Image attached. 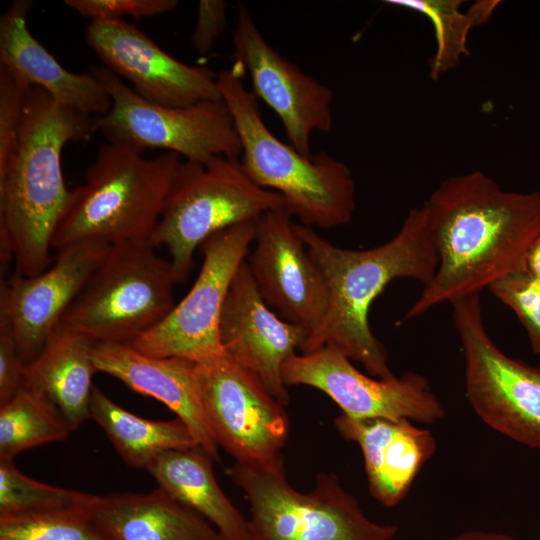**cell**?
Listing matches in <instances>:
<instances>
[{"mask_svg":"<svg viewBox=\"0 0 540 540\" xmlns=\"http://www.w3.org/2000/svg\"><path fill=\"white\" fill-rule=\"evenodd\" d=\"M426 205L438 266L401 322L524 270L540 234V191L508 192L480 171L442 181Z\"/></svg>","mask_w":540,"mask_h":540,"instance_id":"1","label":"cell"},{"mask_svg":"<svg viewBox=\"0 0 540 540\" xmlns=\"http://www.w3.org/2000/svg\"><path fill=\"white\" fill-rule=\"evenodd\" d=\"M295 229L321 267L329 289L324 321L308 335L301 354L330 347L359 362L373 377L393 376L387 350L370 328L369 310L393 280L414 279L424 285L434 275L438 255L427 205L411 209L392 239L365 250L333 245L312 227L295 223Z\"/></svg>","mask_w":540,"mask_h":540,"instance_id":"2","label":"cell"},{"mask_svg":"<svg viewBox=\"0 0 540 540\" xmlns=\"http://www.w3.org/2000/svg\"><path fill=\"white\" fill-rule=\"evenodd\" d=\"M95 132L97 117L30 87L16 149L0 171L1 259L13 261L14 273L30 277L52 264V238L71 193L61 153L67 143L89 140Z\"/></svg>","mask_w":540,"mask_h":540,"instance_id":"3","label":"cell"},{"mask_svg":"<svg viewBox=\"0 0 540 540\" xmlns=\"http://www.w3.org/2000/svg\"><path fill=\"white\" fill-rule=\"evenodd\" d=\"M143 153L122 142L107 141L98 148L83 184L71 190L52 249L85 239L149 243L182 160L174 152L152 158Z\"/></svg>","mask_w":540,"mask_h":540,"instance_id":"4","label":"cell"},{"mask_svg":"<svg viewBox=\"0 0 540 540\" xmlns=\"http://www.w3.org/2000/svg\"><path fill=\"white\" fill-rule=\"evenodd\" d=\"M238 65L220 72L217 84L242 144L241 164L258 186L282 195L302 225L331 229L349 223L355 211L350 169L326 152L304 156L267 128L257 97Z\"/></svg>","mask_w":540,"mask_h":540,"instance_id":"5","label":"cell"},{"mask_svg":"<svg viewBox=\"0 0 540 540\" xmlns=\"http://www.w3.org/2000/svg\"><path fill=\"white\" fill-rule=\"evenodd\" d=\"M227 474L249 503L252 540H392L398 533L367 517L335 473H318L309 492L290 485L284 459L235 462Z\"/></svg>","mask_w":540,"mask_h":540,"instance_id":"6","label":"cell"},{"mask_svg":"<svg viewBox=\"0 0 540 540\" xmlns=\"http://www.w3.org/2000/svg\"><path fill=\"white\" fill-rule=\"evenodd\" d=\"M285 207L281 194L254 183L237 158L182 161L149 243L164 246L180 282L197 247L214 233Z\"/></svg>","mask_w":540,"mask_h":540,"instance_id":"7","label":"cell"},{"mask_svg":"<svg viewBox=\"0 0 540 540\" xmlns=\"http://www.w3.org/2000/svg\"><path fill=\"white\" fill-rule=\"evenodd\" d=\"M180 283L150 243L111 248L64 314L60 326L94 343H128L157 326L175 306Z\"/></svg>","mask_w":540,"mask_h":540,"instance_id":"8","label":"cell"},{"mask_svg":"<svg viewBox=\"0 0 540 540\" xmlns=\"http://www.w3.org/2000/svg\"><path fill=\"white\" fill-rule=\"evenodd\" d=\"M465 361V390L476 415L496 432L540 449V367L505 354L489 336L480 294L451 302Z\"/></svg>","mask_w":540,"mask_h":540,"instance_id":"9","label":"cell"},{"mask_svg":"<svg viewBox=\"0 0 540 540\" xmlns=\"http://www.w3.org/2000/svg\"><path fill=\"white\" fill-rule=\"evenodd\" d=\"M90 71L112 99L110 111L97 117L98 131L107 141L122 142L145 151L159 148L205 161L214 156L237 158L242 144L232 114L223 99L185 108L162 106L139 96L106 66Z\"/></svg>","mask_w":540,"mask_h":540,"instance_id":"10","label":"cell"},{"mask_svg":"<svg viewBox=\"0 0 540 540\" xmlns=\"http://www.w3.org/2000/svg\"><path fill=\"white\" fill-rule=\"evenodd\" d=\"M257 233V220L220 230L201 244L203 262L184 298L157 326L131 340L151 357H178L195 363L224 355L219 323L230 285Z\"/></svg>","mask_w":540,"mask_h":540,"instance_id":"11","label":"cell"},{"mask_svg":"<svg viewBox=\"0 0 540 540\" xmlns=\"http://www.w3.org/2000/svg\"><path fill=\"white\" fill-rule=\"evenodd\" d=\"M195 378L210 431L235 462L283 460L290 430L286 406L253 375L224 354L195 363Z\"/></svg>","mask_w":540,"mask_h":540,"instance_id":"12","label":"cell"},{"mask_svg":"<svg viewBox=\"0 0 540 540\" xmlns=\"http://www.w3.org/2000/svg\"><path fill=\"white\" fill-rule=\"evenodd\" d=\"M286 386L305 385L325 393L354 419H407L436 423L445 410L428 379L416 372L373 378L360 372L343 353L322 347L294 354L283 367Z\"/></svg>","mask_w":540,"mask_h":540,"instance_id":"13","label":"cell"},{"mask_svg":"<svg viewBox=\"0 0 540 540\" xmlns=\"http://www.w3.org/2000/svg\"><path fill=\"white\" fill-rule=\"evenodd\" d=\"M232 40V59L249 74L252 92L280 118L289 144L310 156L312 133H326L332 127V90L276 51L243 3Z\"/></svg>","mask_w":540,"mask_h":540,"instance_id":"14","label":"cell"},{"mask_svg":"<svg viewBox=\"0 0 540 540\" xmlns=\"http://www.w3.org/2000/svg\"><path fill=\"white\" fill-rule=\"evenodd\" d=\"M111 244L85 239L57 251L52 264L34 276L1 279L0 324L13 336L28 364L59 328L61 320Z\"/></svg>","mask_w":540,"mask_h":540,"instance_id":"15","label":"cell"},{"mask_svg":"<svg viewBox=\"0 0 540 540\" xmlns=\"http://www.w3.org/2000/svg\"><path fill=\"white\" fill-rule=\"evenodd\" d=\"M292 217L286 207L262 214L257 219L255 247L246 262L264 301L282 319L302 326L310 335L324 321L329 289Z\"/></svg>","mask_w":540,"mask_h":540,"instance_id":"16","label":"cell"},{"mask_svg":"<svg viewBox=\"0 0 540 540\" xmlns=\"http://www.w3.org/2000/svg\"><path fill=\"white\" fill-rule=\"evenodd\" d=\"M85 41L104 66L128 80L132 89L150 102L185 108L222 99L212 70L172 57L123 19L90 21Z\"/></svg>","mask_w":540,"mask_h":540,"instance_id":"17","label":"cell"},{"mask_svg":"<svg viewBox=\"0 0 540 540\" xmlns=\"http://www.w3.org/2000/svg\"><path fill=\"white\" fill-rule=\"evenodd\" d=\"M219 335L225 354L287 406L290 396L283 380V367L300 350L308 331L270 309L246 260L230 285L221 312Z\"/></svg>","mask_w":540,"mask_h":540,"instance_id":"18","label":"cell"},{"mask_svg":"<svg viewBox=\"0 0 540 540\" xmlns=\"http://www.w3.org/2000/svg\"><path fill=\"white\" fill-rule=\"evenodd\" d=\"M97 372L122 381L152 397L190 429L198 446L219 461L218 444L204 417L197 391L195 362L178 357H151L123 342H96L92 351Z\"/></svg>","mask_w":540,"mask_h":540,"instance_id":"19","label":"cell"},{"mask_svg":"<svg viewBox=\"0 0 540 540\" xmlns=\"http://www.w3.org/2000/svg\"><path fill=\"white\" fill-rule=\"evenodd\" d=\"M334 424L343 439L359 445L369 491L385 507L406 497L437 447L430 430L407 419H354L341 413Z\"/></svg>","mask_w":540,"mask_h":540,"instance_id":"20","label":"cell"},{"mask_svg":"<svg viewBox=\"0 0 540 540\" xmlns=\"http://www.w3.org/2000/svg\"><path fill=\"white\" fill-rule=\"evenodd\" d=\"M33 3L14 0L0 18V65L49 93L58 103L101 117L112 106L102 82L91 72L73 73L30 33L27 17Z\"/></svg>","mask_w":540,"mask_h":540,"instance_id":"21","label":"cell"},{"mask_svg":"<svg viewBox=\"0 0 540 540\" xmlns=\"http://www.w3.org/2000/svg\"><path fill=\"white\" fill-rule=\"evenodd\" d=\"M90 522L109 540H225L202 516L161 488L94 495Z\"/></svg>","mask_w":540,"mask_h":540,"instance_id":"22","label":"cell"},{"mask_svg":"<svg viewBox=\"0 0 540 540\" xmlns=\"http://www.w3.org/2000/svg\"><path fill=\"white\" fill-rule=\"evenodd\" d=\"M93 346L89 338L59 326L26 367L24 389L51 402L71 432L89 419L92 378L97 372Z\"/></svg>","mask_w":540,"mask_h":540,"instance_id":"23","label":"cell"},{"mask_svg":"<svg viewBox=\"0 0 540 540\" xmlns=\"http://www.w3.org/2000/svg\"><path fill=\"white\" fill-rule=\"evenodd\" d=\"M213 463L194 446L164 452L146 470L159 488L210 522L225 540H252L249 520L219 486Z\"/></svg>","mask_w":540,"mask_h":540,"instance_id":"24","label":"cell"},{"mask_svg":"<svg viewBox=\"0 0 540 540\" xmlns=\"http://www.w3.org/2000/svg\"><path fill=\"white\" fill-rule=\"evenodd\" d=\"M89 419L101 427L122 460L134 468L147 469L169 450L198 446L190 429L179 418L159 421L139 417L96 386L91 395Z\"/></svg>","mask_w":540,"mask_h":540,"instance_id":"25","label":"cell"},{"mask_svg":"<svg viewBox=\"0 0 540 540\" xmlns=\"http://www.w3.org/2000/svg\"><path fill=\"white\" fill-rule=\"evenodd\" d=\"M70 432L60 412L40 394L23 389L0 404V460L66 440Z\"/></svg>","mask_w":540,"mask_h":540,"instance_id":"26","label":"cell"},{"mask_svg":"<svg viewBox=\"0 0 540 540\" xmlns=\"http://www.w3.org/2000/svg\"><path fill=\"white\" fill-rule=\"evenodd\" d=\"M93 497L39 482L20 472L13 460H0V517L84 510Z\"/></svg>","mask_w":540,"mask_h":540,"instance_id":"27","label":"cell"},{"mask_svg":"<svg viewBox=\"0 0 540 540\" xmlns=\"http://www.w3.org/2000/svg\"><path fill=\"white\" fill-rule=\"evenodd\" d=\"M386 3L425 15L434 26L437 48L430 62V76L438 79L468 55L466 39L477 25L472 14L459 10L460 0H387Z\"/></svg>","mask_w":540,"mask_h":540,"instance_id":"28","label":"cell"},{"mask_svg":"<svg viewBox=\"0 0 540 540\" xmlns=\"http://www.w3.org/2000/svg\"><path fill=\"white\" fill-rule=\"evenodd\" d=\"M0 540H109L88 519L86 509L0 517Z\"/></svg>","mask_w":540,"mask_h":540,"instance_id":"29","label":"cell"},{"mask_svg":"<svg viewBox=\"0 0 540 540\" xmlns=\"http://www.w3.org/2000/svg\"><path fill=\"white\" fill-rule=\"evenodd\" d=\"M488 289L516 314L526 331L532 351L540 354V277L520 270L500 279Z\"/></svg>","mask_w":540,"mask_h":540,"instance_id":"30","label":"cell"},{"mask_svg":"<svg viewBox=\"0 0 540 540\" xmlns=\"http://www.w3.org/2000/svg\"><path fill=\"white\" fill-rule=\"evenodd\" d=\"M31 86L23 76L0 65V171L16 149L25 100Z\"/></svg>","mask_w":540,"mask_h":540,"instance_id":"31","label":"cell"},{"mask_svg":"<svg viewBox=\"0 0 540 540\" xmlns=\"http://www.w3.org/2000/svg\"><path fill=\"white\" fill-rule=\"evenodd\" d=\"M65 5L92 20H136L161 15L173 10L176 0H65Z\"/></svg>","mask_w":540,"mask_h":540,"instance_id":"32","label":"cell"},{"mask_svg":"<svg viewBox=\"0 0 540 540\" xmlns=\"http://www.w3.org/2000/svg\"><path fill=\"white\" fill-rule=\"evenodd\" d=\"M228 2L225 0H201L191 36V46L200 55L209 53L226 27Z\"/></svg>","mask_w":540,"mask_h":540,"instance_id":"33","label":"cell"},{"mask_svg":"<svg viewBox=\"0 0 540 540\" xmlns=\"http://www.w3.org/2000/svg\"><path fill=\"white\" fill-rule=\"evenodd\" d=\"M26 367L9 329L0 324V404L24 389Z\"/></svg>","mask_w":540,"mask_h":540,"instance_id":"34","label":"cell"},{"mask_svg":"<svg viewBox=\"0 0 540 540\" xmlns=\"http://www.w3.org/2000/svg\"><path fill=\"white\" fill-rule=\"evenodd\" d=\"M448 540H516L513 536L489 530H467L461 532Z\"/></svg>","mask_w":540,"mask_h":540,"instance_id":"35","label":"cell"},{"mask_svg":"<svg viewBox=\"0 0 540 540\" xmlns=\"http://www.w3.org/2000/svg\"><path fill=\"white\" fill-rule=\"evenodd\" d=\"M524 271L540 277V234L535 239L526 255Z\"/></svg>","mask_w":540,"mask_h":540,"instance_id":"36","label":"cell"},{"mask_svg":"<svg viewBox=\"0 0 540 540\" xmlns=\"http://www.w3.org/2000/svg\"><path fill=\"white\" fill-rule=\"evenodd\" d=\"M497 3V1H479L473 4L468 11L472 14L478 25L489 18Z\"/></svg>","mask_w":540,"mask_h":540,"instance_id":"37","label":"cell"}]
</instances>
